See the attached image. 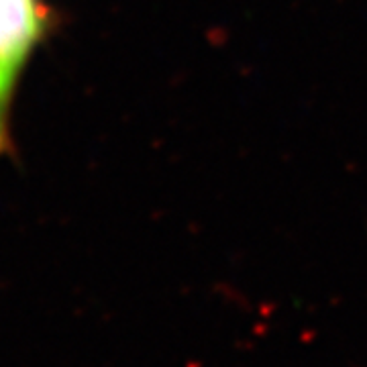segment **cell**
Returning a JSON list of instances; mask_svg holds the SVG:
<instances>
[{
  "label": "cell",
  "instance_id": "obj_1",
  "mask_svg": "<svg viewBox=\"0 0 367 367\" xmlns=\"http://www.w3.org/2000/svg\"><path fill=\"white\" fill-rule=\"evenodd\" d=\"M55 29L46 0H0V157L12 153V108L35 51Z\"/></svg>",
  "mask_w": 367,
  "mask_h": 367
}]
</instances>
